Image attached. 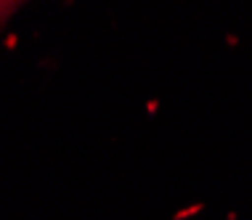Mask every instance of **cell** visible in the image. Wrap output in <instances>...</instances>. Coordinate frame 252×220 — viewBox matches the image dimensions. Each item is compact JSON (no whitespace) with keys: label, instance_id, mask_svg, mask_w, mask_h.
<instances>
[{"label":"cell","instance_id":"cell-1","mask_svg":"<svg viewBox=\"0 0 252 220\" xmlns=\"http://www.w3.org/2000/svg\"><path fill=\"white\" fill-rule=\"evenodd\" d=\"M0 3H3V0H0Z\"/></svg>","mask_w":252,"mask_h":220}]
</instances>
